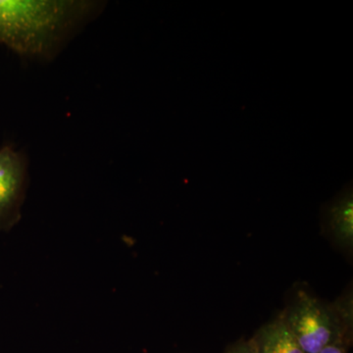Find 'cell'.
<instances>
[{
  "instance_id": "4",
  "label": "cell",
  "mask_w": 353,
  "mask_h": 353,
  "mask_svg": "<svg viewBox=\"0 0 353 353\" xmlns=\"http://www.w3.org/2000/svg\"><path fill=\"white\" fill-rule=\"evenodd\" d=\"M327 228L339 248L347 252L353 248V196L347 189L329 204L326 210Z\"/></svg>"
},
{
  "instance_id": "5",
  "label": "cell",
  "mask_w": 353,
  "mask_h": 353,
  "mask_svg": "<svg viewBox=\"0 0 353 353\" xmlns=\"http://www.w3.org/2000/svg\"><path fill=\"white\" fill-rule=\"evenodd\" d=\"M259 353H305L279 314L252 336Z\"/></svg>"
},
{
  "instance_id": "3",
  "label": "cell",
  "mask_w": 353,
  "mask_h": 353,
  "mask_svg": "<svg viewBox=\"0 0 353 353\" xmlns=\"http://www.w3.org/2000/svg\"><path fill=\"white\" fill-rule=\"evenodd\" d=\"M28 161L11 143L0 148V230L8 232L21 219L28 187Z\"/></svg>"
},
{
  "instance_id": "7",
  "label": "cell",
  "mask_w": 353,
  "mask_h": 353,
  "mask_svg": "<svg viewBox=\"0 0 353 353\" xmlns=\"http://www.w3.org/2000/svg\"><path fill=\"white\" fill-rule=\"evenodd\" d=\"M350 347V345H345V343H334V345L325 347L319 353H347Z\"/></svg>"
},
{
  "instance_id": "6",
  "label": "cell",
  "mask_w": 353,
  "mask_h": 353,
  "mask_svg": "<svg viewBox=\"0 0 353 353\" xmlns=\"http://www.w3.org/2000/svg\"><path fill=\"white\" fill-rule=\"evenodd\" d=\"M223 353H259L257 352L256 347L252 340V338L245 340V339H241L236 341V343H231L228 345L226 350Z\"/></svg>"
},
{
  "instance_id": "2",
  "label": "cell",
  "mask_w": 353,
  "mask_h": 353,
  "mask_svg": "<svg viewBox=\"0 0 353 353\" xmlns=\"http://www.w3.org/2000/svg\"><path fill=\"white\" fill-rule=\"evenodd\" d=\"M280 315L305 353H319L334 343H345L352 347V289L333 303L299 290Z\"/></svg>"
},
{
  "instance_id": "1",
  "label": "cell",
  "mask_w": 353,
  "mask_h": 353,
  "mask_svg": "<svg viewBox=\"0 0 353 353\" xmlns=\"http://www.w3.org/2000/svg\"><path fill=\"white\" fill-rule=\"evenodd\" d=\"M97 7L90 1L0 0V43L21 57L51 59Z\"/></svg>"
}]
</instances>
